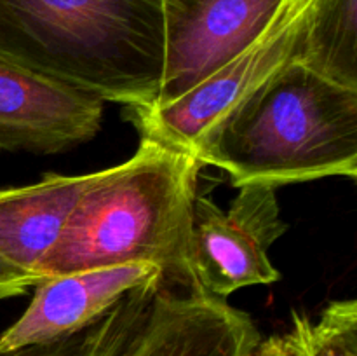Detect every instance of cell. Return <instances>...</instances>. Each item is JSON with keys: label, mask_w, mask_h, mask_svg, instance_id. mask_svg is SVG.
Masks as SVG:
<instances>
[{"label": "cell", "mask_w": 357, "mask_h": 356, "mask_svg": "<svg viewBox=\"0 0 357 356\" xmlns=\"http://www.w3.org/2000/svg\"><path fill=\"white\" fill-rule=\"evenodd\" d=\"M202 164L139 136L131 159L98 173L38 267L52 276L146 264L164 285L202 292L192 264V220Z\"/></svg>", "instance_id": "6da1fadb"}, {"label": "cell", "mask_w": 357, "mask_h": 356, "mask_svg": "<svg viewBox=\"0 0 357 356\" xmlns=\"http://www.w3.org/2000/svg\"><path fill=\"white\" fill-rule=\"evenodd\" d=\"M162 0H0V56L126 107L164 75Z\"/></svg>", "instance_id": "7a4b0ae2"}, {"label": "cell", "mask_w": 357, "mask_h": 356, "mask_svg": "<svg viewBox=\"0 0 357 356\" xmlns=\"http://www.w3.org/2000/svg\"><path fill=\"white\" fill-rule=\"evenodd\" d=\"M195 159L229 173L237 188L356 180L357 89L293 59L204 136Z\"/></svg>", "instance_id": "3957f363"}, {"label": "cell", "mask_w": 357, "mask_h": 356, "mask_svg": "<svg viewBox=\"0 0 357 356\" xmlns=\"http://www.w3.org/2000/svg\"><path fill=\"white\" fill-rule=\"evenodd\" d=\"M260 341L250 314L225 299L157 279L100 318L98 356H253Z\"/></svg>", "instance_id": "277c9868"}, {"label": "cell", "mask_w": 357, "mask_h": 356, "mask_svg": "<svg viewBox=\"0 0 357 356\" xmlns=\"http://www.w3.org/2000/svg\"><path fill=\"white\" fill-rule=\"evenodd\" d=\"M309 0H291L278 23L248 51L216 70L178 100L128 107L139 136L195 157L204 136L286 63L298 58Z\"/></svg>", "instance_id": "5b68a950"}, {"label": "cell", "mask_w": 357, "mask_h": 356, "mask_svg": "<svg viewBox=\"0 0 357 356\" xmlns=\"http://www.w3.org/2000/svg\"><path fill=\"white\" fill-rule=\"evenodd\" d=\"M288 230L278 188L246 184L223 212L209 195L197 194L192 220V264L202 290L227 299L230 293L281 279L268 248Z\"/></svg>", "instance_id": "8992f818"}, {"label": "cell", "mask_w": 357, "mask_h": 356, "mask_svg": "<svg viewBox=\"0 0 357 356\" xmlns=\"http://www.w3.org/2000/svg\"><path fill=\"white\" fill-rule=\"evenodd\" d=\"M291 0H162L166 105L257 44Z\"/></svg>", "instance_id": "52a82bcc"}, {"label": "cell", "mask_w": 357, "mask_h": 356, "mask_svg": "<svg viewBox=\"0 0 357 356\" xmlns=\"http://www.w3.org/2000/svg\"><path fill=\"white\" fill-rule=\"evenodd\" d=\"M100 98L0 56V149L56 154L89 142L103 119Z\"/></svg>", "instance_id": "ba28073f"}, {"label": "cell", "mask_w": 357, "mask_h": 356, "mask_svg": "<svg viewBox=\"0 0 357 356\" xmlns=\"http://www.w3.org/2000/svg\"><path fill=\"white\" fill-rule=\"evenodd\" d=\"M160 279L153 265L132 264L52 276L35 285L20 320L0 335V355L70 337L100 320L138 286Z\"/></svg>", "instance_id": "9c48e42d"}, {"label": "cell", "mask_w": 357, "mask_h": 356, "mask_svg": "<svg viewBox=\"0 0 357 356\" xmlns=\"http://www.w3.org/2000/svg\"><path fill=\"white\" fill-rule=\"evenodd\" d=\"M98 173H52L37 184L0 188V257L42 281V260Z\"/></svg>", "instance_id": "30bf717a"}, {"label": "cell", "mask_w": 357, "mask_h": 356, "mask_svg": "<svg viewBox=\"0 0 357 356\" xmlns=\"http://www.w3.org/2000/svg\"><path fill=\"white\" fill-rule=\"evenodd\" d=\"M295 61L357 89V0H309Z\"/></svg>", "instance_id": "8fae6325"}, {"label": "cell", "mask_w": 357, "mask_h": 356, "mask_svg": "<svg viewBox=\"0 0 357 356\" xmlns=\"http://www.w3.org/2000/svg\"><path fill=\"white\" fill-rule=\"evenodd\" d=\"M296 356H357V300H335L314 323L293 311Z\"/></svg>", "instance_id": "7c38bea8"}, {"label": "cell", "mask_w": 357, "mask_h": 356, "mask_svg": "<svg viewBox=\"0 0 357 356\" xmlns=\"http://www.w3.org/2000/svg\"><path fill=\"white\" fill-rule=\"evenodd\" d=\"M0 356H93V353L82 337L72 335V337L59 339L47 344L28 346V348H21L17 351Z\"/></svg>", "instance_id": "4fadbf2b"}, {"label": "cell", "mask_w": 357, "mask_h": 356, "mask_svg": "<svg viewBox=\"0 0 357 356\" xmlns=\"http://www.w3.org/2000/svg\"><path fill=\"white\" fill-rule=\"evenodd\" d=\"M38 283H40L38 276L23 271L0 257V300L21 295L26 292V288L38 285Z\"/></svg>", "instance_id": "5bb4252c"}, {"label": "cell", "mask_w": 357, "mask_h": 356, "mask_svg": "<svg viewBox=\"0 0 357 356\" xmlns=\"http://www.w3.org/2000/svg\"><path fill=\"white\" fill-rule=\"evenodd\" d=\"M253 356H296L295 342L289 334L272 335L265 341H260Z\"/></svg>", "instance_id": "9a60e30c"}]
</instances>
